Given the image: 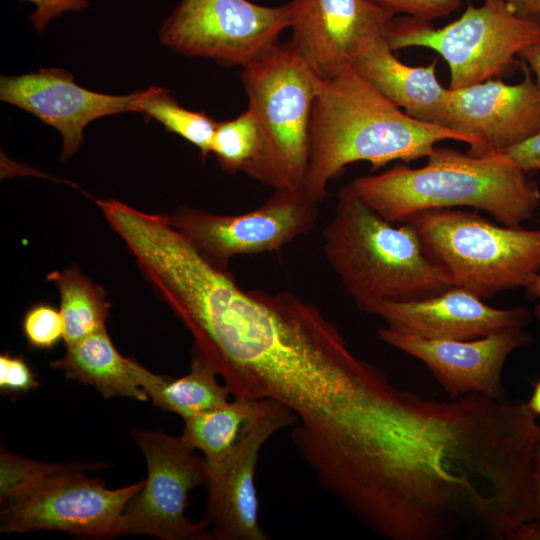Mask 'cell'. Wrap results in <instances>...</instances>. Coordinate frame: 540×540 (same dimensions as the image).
<instances>
[{"label": "cell", "instance_id": "obj_22", "mask_svg": "<svg viewBox=\"0 0 540 540\" xmlns=\"http://www.w3.org/2000/svg\"><path fill=\"white\" fill-rule=\"evenodd\" d=\"M60 293L65 345L106 328L110 303L104 289L94 284L79 268L53 271L47 276Z\"/></svg>", "mask_w": 540, "mask_h": 540}, {"label": "cell", "instance_id": "obj_9", "mask_svg": "<svg viewBox=\"0 0 540 540\" xmlns=\"http://www.w3.org/2000/svg\"><path fill=\"white\" fill-rule=\"evenodd\" d=\"M318 216V202L304 188H280L248 212L218 215L180 206L169 222L209 263L227 270L236 256L276 251L307 234Z\"/></svg>", "mask_w": 540, "mask_h": 540}, {"label": "cell", "instance_id": "obj_2", "mask_svg": "<svg viewBox=\"0 0 540 540\" xmlns=\"http://www.w3.org/2000/svg\"><path fill=\"white\" fill-rule=\"evenodd\" d=\"M444 140L465 142L469 154L483 155L475 137L410 117L350 68L322 80L314 100L303 188L319 203L347 165L367 161L377 170L396 160L408 163Z\"/></svg>", "mask_w": 540, "mask_h": 540}, {"label": "cell", "instance_id": "obj_32", "mask_svg": "<svg viewBox=\"0 0 540 540\" xmlns=\"http://www.w3.org/2000/svg\"><path fill=\"white\" fill-rule=\"evenodd\" d=\"M523 62L536 76V84L540 91V42H537L520 53Z\"/></svg>", "mask_w": 540, "mask_h": 540}, {"label": "cell", "instance_id": "obj_35", "mask_svg": "<svg viewBox=\"0 0 540 540\" xmlns=\"http://www.w3.org/2000/svg\"><path fill=\"white\" fill-rule=\"evenodd\" d=\"M525 289L528 297L540 300V273L533 277ZM534 314L540 320V302L535 306Z\"/></svg>", "mask_w": 540, "mask_h": 540}, {"label": "cell", "instance_id": "obj_3", "mask_svg": "<svg viewBox=\"0 0 540 540\" xmlns=\"http://www.w3.org/2000/svg\"><path fill=\"white\" fill-rule=\"evenodd\" d=\"M420 168L396 164L349 185L372 210L391 223L415 213L460 206L490 214L508 227H521L540 206V190L505 152L464 154L435 147Z\"/></svg>", "mask_w": 540, "mask_h": 540}, {"label": "cell", "instance_id": "obj_15", "mask_svg": "<svg viewBox=\"0 0 540 540\" xmlns=\"http://www.w3.org/2000/svg\"><path fill=\"white\" fill-rule=\"evenodd\" d=\"M140 91L111 95L86 89L62 68L0 78V100L54 127L62 139L61 160L69 159L83 143L87 125L105 116L132 111Z\"/></svg>", "mask_w": 540, "mask_h": 540}, {"label": "cell", "instance_id": "obj_29", "mask_svg": "<svg viewBox=\"0 0 540 540\" xmlns=\"http://www.w3.org/2000/svg\"><path fill=\"white\" fill-rule=\"evenodd\" d=\"M28 1L35 6L29 16L32 27L43 32L49 22L67 12H82L89 5L90 0H22Z\"/></svg>", "mask_w": 540, "mask_h": 540}, {"label": "cell", "instance_id": "obj_31", "mask_svg": "<svg viewBox=\"0 0 540 540\" xmlns=\"http://www.w3.org/2000/svg\"><path fill=\"white\" fill-rule=\"evenodd\" d=\"M533 520L540 525V442L537 444L532 468Z\"/></svg>", "mask_w": 540, "mask_h": 540}, {"label": "cell", "instance_id": "obj_25", "mask_svg": "<svg viewBox=\"0 0 540 540\" xmlns=\"http://www.w3.org/2000/svg\"><path fill=\"white\" fill-rule=\"evenodd\" d=\"M263 150V138L253 112L247 108L235 119L218 122L211 145L222 169L253 176Z\"/></svg>", "mask_w": 540, "mask_h": 540}, {"label": "cell", "instance_id": "obj_21", "mask_svg": "<svg viewBox=\"0 0 540 540\" xmlns=\"http://www.w3.org/2000/svg\"><path fill=\"white\" fill-rule=\"evenodd\" d=\"M261 400L234 398L220 407L184 419L180 437L188 447L201 451L207 464L219 463L234 449Z\"/></svg>", "mask_w": 540, "mask_h": 540}, {"label": "cell", "instance_id": "obj_26", "mask_svg": "<svg viewBox=\"0 0 540 540\" xmlns=\"http://www.w3.org/2000/svg\"><path fill=\"white\" fill-rule=\"evenodd\" d=\"M22 330L31 347L51 349L60 339H63L64 327L61 313L48 303L35 304L25 313Z\"/></svg>", "mask_w": 540, "mask_h": 540}, {"label": "cell", "instance_id": "obj_18", "mask_svg": "<svg viewBox=\"0 0 540 540\" xmlns=\"http://www.w3.org/2000/svg\"><path fill=\"white\" fill-rule=\"evenodd\" d=\"M387 38L373 42L356 60L352 69L410 117L447 127L448 89L437 80L438 59L427 66L400 62Z\"/></svg>", "mask_w": 540, "mask_h": 540}, {"label": "cell", "instance_id": "obj_24", "mask_svg": "<svg viewBox=\"0 0 540 540\" xmlns=\"http://www.w3.org/2000/svg\"><path fill=\"white\" fill-rule=\"evenodd\" d=\"M105 463H48L32 460L0 449V505L1 508L12 505L57 478L77 471H91L106 468Z\"/></svg>", "mask_w": 540, "mask_h": 540}, {"label": "cell", "instance_id": "obj_12", "mask_svg": "<svg viewBox=\"0 0 540 540\" xmlns=\"http://www.w3.org/2000/svg\"><path fill=\"white\" fill-rule=\"evenodd\" d=\"M298 418L283 404L262 399L230 454L207 464L208 501L204 517L209 539L267 540L259 523L255 472L259 452L279 430L295 426Z\"/></svg>", "mask_w": 540, "mask_h": 540}, {"label": "cell", "instance_id": "obj_11", "mask_svg": "<svg viewBox=\"0 0 540 540\" xmlns=\"http://www.w3.org/2000/svg\"><path fill=\"white\" fill-rule=\"evenodd\" d=\"M143 485L141 480L110 489L102 479L88 477L84 471L71 472L1 508L0 531H61L93 539L125 536L124 510Z\"/></svg>", "mask_w": 540, "mask_h": 540}, {"label": "cell", "instance_id": "obj_28", "mask_svg": "<svg viewBox=\"0 0 540 540\" xmlns=\"http://www.w3.org/2000/svg\"><path fill=\"white\" fill-rule=\"evenodd\" d=\"M40 383L35 373L19 356L0 355V389L6 394H21L36 389Z\"/></svg>", "mask_w": 540, "mask_h": 540}, {"label": "cell", "instance_id": "obj_17", "mask_svg": "<svg viewBox=\"0 0 540 540\" xmlns=\"http://www.w3.org/2000/svg\"><path fill=\"white\" fill-rule=\"evenodd\" d=\"M369 314L380 317L388 328L431 340H472L523 328L531 321L525 307L494 308L455 286L424 299L382 302Z\"/></svg>", "mask_w": 540, "mask_h": 540}, {"label": "cell", "instance_id": "obj_10", "mask_svg": "<svg viewBox=\"0 0 540 540\" xmlns=\"http://www.w3.org/2000/svg\"><path fill=\"white\" fill-rule=\"evenodd\" d=\"M132 435L145 458L147 478L124 510L127 535L209 539L205 523L192 522L185 515L189 492L207 481L205 458L180 436L145 428L135 429Z\"/></svg>", "mask_w": 540, "mask_h": 540}, {"label": "cell", "instance_id": "obj_6", "mask_svg": "<svg viewBox=\"0 0 540 540\" xmlns=\"http://www.w3.org/2000/svg\"><path fill=\"white\" fill-rule=\"evenodd\" d=\"M240 78L263 138L251 178L274 189L303 188L311 112L322 80L289 42L243 67Z\"/></svg>", "mask_w": 540, "mask_h": 540}, {"label": "cell", "instance_id": "obj_36", "mask_svg": "<svg viewBox=\"0 0 540 540\" xmlns=\"http://www.w3.org/2000/svg\"><path fill=\"white\" fill-rule=\"evenodd\" d=\"M527 405L536 416L540 415V379L536 383Z\"/></svg>", "mask_w": 540, "mask_h": 540}, {"label": "cell", "instance_id": "obj_34", "mask_svg": "<svg viewBox=\"0 0 540 540\" xmlns=\"http://www.w3.org/2000/svg\"><path fill=\"white\" fill-rule=\"evenodd\" d=\"M509 540H540V525L534 520L525 522L511 534Z\"/></svg>", "mask_w": 540, "mask_h": 540}, {"label": "cell", "instance_id": "obj_5", "mask_svg": "<svg viewBox=\"0 0 540 540\" xmlns=\"http://www.w3.org/2000/svg\"><path fill=\"white\" fill-rule=\"evenodd\" d=\"M405 222L454 286L480 299L525 288L540 273V229L508 227L453 208L421 211Z\"/></svg>", "mask_w": 540, "mask_h": 540}, {"label": "cell", "instance_id": "obj_16", "mask_svg": "<svg viewBox=\"0 0 540 540\" xmlns=\"http://www.w3.org/2000/svg\"><path fill=\"white\" fill-rule=\"evenodd\" d=\"M523 80L506 84L487 80L448 89L447 124L478 139L483 153L505 151L540 132V91L521 61Z\"/></svg>", "mask_w": 540, "mask_h": 540}, {"label": "cell", "instance_id": "obj_30", "mask_svg": "<svg viewBox=\"0 0 540 540\" xmlns=\"http://www.w3.org/2000/svg\"><path fill=\"white\" fill-rule=\"evenodd\" d=\"M503 152L524 172L540 169V132Z\"/></svg>", "mask_w": 540, "mask_h": 540}, {"label": "cell", "instance_id": "obj_37", "mask_svg": "<svg viewBox=\"0 0 540 540\" xmlns=\"http://www.w3.org/2000/svg\"><path fill=\"white\" fill-rule=\"evenodd\" d=\"M536 22L538 23V25H539V27H540V16H538V17L536 18Z\"/></svg>", "mask_w": 540, "mask_h": 540}, {"label": "cell", "instance_id": "obj_27", "mask_svg": "<svg viewBox=\"0 0 540 540\" xmlns=\"http://www.w3.org/2000/svg\"><path fill=\"white\" fill-rule=\"evenodd\" d=\"M392 14H405L423 21L446 17L457 10L461 0H372Z\"/></svg>", "mask_w": 540, "mask_h": 540}, {"label": "cell", "instance_id": "obj_1", "mask_svg": "<svg viewBox=\"0 0 540 540\" xmlns=\"http://www.w3.org/2000/svg\"><path fill=\"white\" fill-rule=\"evenodd\" d=\"M128 249L234 398L275 400L309 430L337 417L366 361L316 305L288 291L243 290L166 216L142 223Z\"/></svg>", "mask_w": 540, "mask_h": 540}, {"label": "cell", "instance_id": "obj_38", "mask_svg": "<svg viewBox=\"0 0 540 540\" xmlns=\"http://www.w3.org/2000/svg\"><path fill=\"white\" fill-rule=\"evenodd\" d=\"M539 214H540V212H539Z\"/></svg>", "mask_w": 540, "mask_h": 540}, {"label": "cell", "instance_id": "obj_14", "mask_svg": "<svg viewBox=\"0 0 540 540\" xmlns=\"http://www.w3.org/2000/svg\"><path fill=\"white\" fill-rule=\"evenodd\" d=\"M378 336L389 346L422 361L451 399L469 394L506 399L504 365L516 349L533 340L522 328L472 340H431L388 327L379 329Z\"/></svg>", "mask_w": 540, "mask_h": 540}, {"label": "cell", "instance_id": "obj_20", "mask_svg": "<svg viewBox=\"0 0 540 540\" xmlns=\"http://www.w3.org/2000/svg\"><path fill=\"white\" fill-rule=\"evenodd\" d=\"M218 373L195 347L189 372L179 378L157 375L139 365L140 386L157 407L184 419L220 407L232 393L217 380Z\"/></svg>", "mask_w": 540, "mask_h": 540}, {"label": "cell", "instance_id": "obj_4", "mask_svg": "<svg viewBox=\"0 0 540 540\" xmlns=\"http://www.w3.org/2000/svg\"><path fill=\"white\" fill-rule=\"evenodd\" d=\"M322 241L327 263L344 291L366 313L382 302L424 299L454 286L409 223L387 221L350 185L339 190Z\"/></svg>", "mask_w": 540, "mask_h": 540}, {"label": "cell", "instance_id": "obj_23", "mask_svg": "<svg viewBox=\"0 0 540 540\" xmlns=\"http://www.w3.org/2000/svg\"><path fill=\"white\" fill-rule=\"evenodd\" d=\"M132 112L154 119L164 128L196 146L203 160L211 154V145L217 123L203 111L181 106L166 89L150 86L140 90L132 104Z\"/></svg>", "mask_w": 540, "mask_h": 540}, {"label": "cell", "instance_id": "obj_13", "mask_svg": "<svg viewBox=\"0 0 540 540\" xmlns=\"http://www.w3.org/2000/svg\"><path fill=\"white\" fill-rule=\"evenodd\" d=\"M288 41L321 79L352 68L376 40L387 38L395 16L372 0H291Z\"/></svg>", "mask_w": 540, "mask_h": 540}, {"label": "cell", "instance_id": "obj_19", "mask_svg": "<svg viewBox=\"0 0 540 540\" xmlns=\"http://www.w3.org/2000/svg\"><path fill=\"white\" fill-rule=\"evenodd\" d=\"M65 346V354L50 364L67 378L93 387L106 399H149L139 383L140 364L119 353L106 328Z\"/></svg>", "mask_w": 540, "mask_h": 540}, {"label": "cell", "instance_id": "obj_33", "mask_svg": "<svg viewBox=\"0 0 540 540\" xmlns=\"http://www.w3.org/2000/svg\"><path fill=\"white\" fill-rule=\"evenodd\" d=\"M521 17L536 20L540 16V0H505Z\"/></svg>", "mask_w": 540, "mask_h": 540}, {"label": "cell", "instance_id": "obj_8", "mask_svg": "<svg viewBox=\"0 0 540 540\" xmlns=\"http://www.w3.org/2000/svg\"><path fill=\"white\" fill-rule=\"evenodd\" d=\"M289 21V3L182 0L163 20L159 39L176 53L243 68L279 43Z\"/></svg>", "mask_w": 540, "mask_h": 540}, {"label": "cell", "instance_id": "obj_7", "mask_svg": "<svg viewBox=\"0 0 540 540\" xmlns=\"http://www.w3.org/2000/svg\"><path fill=\"white\" fill-rule=\"evenodd\" d=\"M390 48L425 47L436 51L450 68L449 89H459L499 76L527 47L540 42L536 20L519 16L505 0L468 4L454 22L434 29L428 21L394 19Z\"/></svg>", "mask_w": 540, "mask_h": 540}]
</instances>
